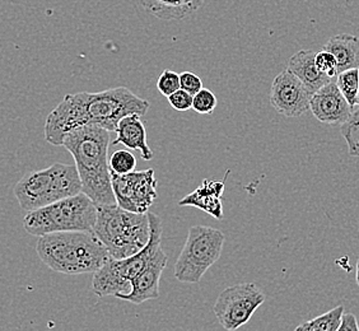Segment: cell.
Listing matches in <instances>:
<instances>
[{"label": "cell", "mask_w": 359, "mask_h": 331, "mask_svg": "<svg viewBox=\"0 0 359 331\" xmlns=\"http://www.w3.org/2000/svg\"><path fill=\"white\" fill-rule=\"evenodd\" d=\"M224 240V234L217 228H190L187 242L175 264V278L181 283L201 282L208 270L219 260Z\"/></svg>", "instance_id": "obj_8"}, {"label": "cell", "mask_w": 359, "mask_h": 331, "mask_svg": "<svg viewBox=\"0 0 359 331\" xmlns=\"http://www.w3.org/2000/svg\"><path fill=\"white\" fill-rule=\"evenodd\" d=\"M265 302V295L255 283L236 284L228 287L217 298L215 318L228 331L237 330L248 324L255 311Z\"/></svg>", "instance_id": "obj_9"}, {"label": "cell", "mask_w": 359, "mask_h": 331, "mask_svg": "<svg viewBox=\"0 0 359 331\" xmlns=\"http://www.w3.org/2000/svg\"><path fill=\"white\" fill-rule=\"evenodd\" d=\"M323 50L332 53L337 64L338 72L359 68V39L357 36L341 34L332 36L324 45Z\"/></svg>", "instance_id": "obj_18"}, {"label": "cell", "mask_w": 359, "mask_h": 331, "mask_svg": "<svg viewBox=\"0 0 359 331\" xmlns=\"http://www.w3.org/2000/svg\"><path fill=\"white\" fill-rule=\"evenodd\" d=\"M167 255L159 246L153 254L151 262L144 270L132 281V290L118 298L134 304H144L145 301L157 299L159 297V281L167 265Z\"/></svg>", "instance_id": "obj_13"}, {"label": "cell", "mask_w": 359, "mask_h": 331, "mask_svg": "<svg viewBox=\"0 0 359 331\" xmlns=\"http://www.w3.org/2000/svg\"><path fill=\"white\" fill-rule=\"evenodd\" d=\"M149 217V241L137 254L125 259L110 257L104 265L93 273L92 288L97 296H114L118 298L132 290V281L144 270L153 254L161 246L162 222L158 215L148 213Z\"/></svg>", "instance_id": "obj_7"}, {"label": "cell", "mask_w": 359, "mask_h": 331, "mask_svg": "<svg viewBox=\"0 0 359 331\" xmlns=\"http://www.w3.org/2000/svg\"><path fill=\"white\" fill-rule=\"evenodd\" d=\"M167 100L173 110L185 112V111L193 109V96L187 90H181V88L167 97Z\"/></svg>", "instance_id": "obj_26"}, {"label": "cell", "mask_w": 359, "mask_h": 331, "mask_svg": "<svg viewBox=\"0 0 359 331\" xmlns=\"http://www.w3.org/2000/svg\"><path fill=\"white\" fill-rule=\"evenodd\" d=\"M147 12L166 21H180L195 13L204 0H139Z\"/></svg>", "instance_id": "obj_17"}, {"label": "cell", "mask_w": 359, "mask_h": 331, "mask_svg": "<svg viewBox=\"0 0 359 331\" xmlns=\"http://www.w3.org/2000/svg\"><path fill=\"white\" fill-rule=\"evenodd\" d=\"M180 88L194 96L203 88V81L193 72H184L180 74Z\"/></svg>", "instance_id": "obj_27"}, {"label": "cell", "mask_w": 359, "mask_h": 331, "mask_svg": "<svg viewBox=\"0 0 359 331\" xmlns=\"http://www.w3.org/2000/svg\"><path fill=\"white\" fill-rule=\"evenodd\" d=\"M335 83L339 87L343 96L346 97V101L352 107H355V97L358 90L359 83V68L344 70L339 73L335 78Z\"/></svg>", "instance_id": "obj_21"}, {"label": "cell", "mask_w": 359, "mask_h": 331, "mask_svg": "<svg viewBox=\"0 0 359 331\" xmlns=\"http://www.w3.org/2000/svg\"><path fill=\"white\" fill-rule=\"evenodd\" d=\"M95 235L104 243L111 257L134 255L149 241L148 213H134L118 205L97 207Z\"/></svg>", "instance_id": "obj_4"}, {"label": "cell", "mask_w": 359, "mask_h": 331, "mask_svg": "<svg viewBox=\"0 0 359 331\" xmlns=\"http://www.w3.org/2000/svg\"><path fill=\"white\" fill-rule=\"evenodd\" d=\"M338 331H359L357 318L351 312L344 311L341 315V321H340Z\"/></svg>", "instance_id": "obj_28"}, {"label": "cell", "mask_w": 359, "mask_h": 331, "mask_svg": "<svg viewBox=\"0 0 359 331\" xmlns=\"http://www.w3.org/2000/svg\"><path fill=\"white\" fill-rule=\"evenodd\" d=\"M315 62H316L318 70L323 72L326 76H330L332 79L337 78V76H338V64H337V60H335V58H334L332 53H329L326 50L318 51V53H316V56H315Z\"/></svg>", "instance_id": "obj_24"}, {"label": "cell", "mask_w": 359, "mask_h": 331, "mask_svg": "<svg viewBox=\"0 0 359 331\" xmlns=\"http://www.w3.org/2000/svg\"><path fill=\"white\" fill-rule=\"evenodd\" d=\"M312 93L290 69L274 78L270 90V104L284 118H298L310 110Z\"/></svg>", "instance_id": "obj_11"}, {"label": "cell", "mask_w": 359, "mask_h": 331, "mask_svg": "<svg viewBox=\"0 0 359 331\" xmlns=\"http://www.w3.org/2000/svg\"><path fill=\"white\" fill-rule=\"evenodd\" d=\"M149 106L147 100L126 87L67 95L46 118L45 139L50 144L62 147L65 135L82 125H98L115 131L124 116L130 114L144 116Z\"/></svg>", "instance_id": "obj_1"}, {"label": "cell", "mask_w": 359, "mask_h": 331, "mask_svg": "<svg viewBox=\"0 0 359 331\" xmlns=\"http://www.w3.org/2000/svg\"><path fill=\"white\" fill-rule=\"evenodd\" d=\"M109 167H110V171H114L118 175L133 173L135 171V167H137V158L129 151H116L112 153L110 157Z\"/></svg>", "instance_id": "obj_22"}, {"label": "cell", "mask_w": 359, "mask_h": 331, "mask_svg": "<svg viewBox=\"0 0 359 331\" xmlns=\"http://www.w3.org/2000/svg\"><path fill=\"white\" fill-rule=\"evenodd\" d=\"M13 193L20 207L25 212H32L82 193V182L76 166L54 163L26 173L15 184Z\"/></svg>", "instance_id": "obj_5"}, {"label": "cell", "mask_w": 359, "mask_h": 331, "mask_svg": "<svg viewBox=\"0 0 359 331\" xmlns=\"http://www.w3.org/2000/svg\"><path fill=\"white\" fill-rule=\"evenodd\" d=\"M109 144L110 131L98 125H82L70 130L62 140V147L76 161L82 193L97 207L118 205L111 187Z\"/></svg>", "instance_id": "obj_2"}, {"label": "cell", "mask_w": 359, "mask_h": 331, "mask_svg": "<svg viewBox=\"0 0 359 331\" xmlns=\"http://www.w3.org/2000/svg\"><path fill=\"white\" fill-rule=\"evenodd\" d=\"M229 170L226 173L223 181L215 180H203L198 189L191 194L187 195L179 203L180 207H194L201 209L205 213L210 214L215 219L222 221L224 218L222 196L224 193V182L229 175Z\"/></svg>", "instance_id": "obj_14"}, {"label": "cell", "mask_w": 359, "mask_h": 331, "mask_svg": "<svg viewBox=\"0 0 359 331\" xmlns=\"http://www.w3.org/2000/svg\"><path fill=\"white\" fill-rule=\"evenodd\" d=\"M217 107V97L207 88H201L193 96V110L201 115H212Z\"/></svg>", "instance_id": "obj_23"}, {"label": "cell", "mask_w": 359, "mask_h": 331, "mask_svg": "<svg viewBox=\"0 0 359 331\" xmlns=\"http://www.w3.org/2000/svg\"><path fill=\"white\" fill-rule=\"evenodd\" d=\"M139 114H130L121 119L116 128V139L112 144H123L134 151H139L142 158L151 161L154 157V153L147 143V130Z\"/></svg>", "instance_id": "obj_15"}, {"label": "cell", "mask_w": 359, "mask_h": 331, "mask_svg": "<svg viewBox=\"0 0 359 331\" xmlns=\"http://www.w3.org/2000/svg\"><path fill=\"white\" fill-rule=\"evenodd\" d=\"M355 281H357V284L359 285V260L357 262V269H355Z\"/></svg>", "instance_id": "obj_29"}, {"label": "cell", "mask_w": 359, "mask_h": 331, "mask_svg": "<svg viewBox=\"0 0 359 331\" xmlns=\"http://www.w3.org/2000/svg\"><path fill=\"white\" fill-rule=\"evenodd\" d=\"M310 110L324 124L343 125L351 118L354 107L343 96L335 81H332L312 93Z\"/></svg>", "instance_id": "obj_12"}, {"label": "cell", "mask_w": 359, "mask_h": 331, "mask_svg": "<svg viewBox=\"0 0 359 331\" xmlns=\"http://www.w3.org/2000/svg\"><path fill=\"white\" fill-rule=\"evenodd\" d=\"M344 312L343 306H338L335 309L320 315L318 318L306 321L296 327L297 331H338L341 321V315Z\"/></svg>", "instance_id": "obj_19"}, {"label": "cell", "mask_w": 359, "mask_h": 331, "mask_svg": "<svg viewBox=\"0 0 359 331\" xmlns=\"http://www.w3.org/2000/svg\"><path fill=\"white\" fill-rule=\"evenodd\" d=\"M111 187L120 208L134 213H148L157 199V180L154 170L133 171L118 175L110 171Z\"/></svg>", "instance_id": "obj_10"}, {"label": "cell", "mask_w": 359, "mask_h": 331, "mask_svg": "<svg viewBox=\"0 0 359 331\" xmlns=\"http://www.w3.org/2000/svg\"><path fill=\"white\" fill-rule=\"evenodd\" d=\"M315 56L316 51L313 50H301L290 58L287 65V69H290L297 76L311 93H315L321 87H324L325 84L334 81L330 76L318 70L315 62Z\"/></svg>", "instance_id": "obj_16"}, {"label": "cell", "mask_w": 359, "mask_h": 331, "mask_svg": "<svg viewBox=\"0 0 359 331\" xmlns=\"http://www.w3.org/2000/svg\"><path fill=\"white\" fill-rule=\"evenodd\" d=\"M97 205L84 193L27 212L23 226L29 235L40 236L65 231H93Z\"/></svg>", "instance_id": "obj_6"}, {"label": "cell", "mask_w": 359, "mask_h": 331, "mask_svg": "<svg viewBox=\"0 0 359 331\" xmlns=\"http://www.w3.org/2000/svg\"><path fill=\"white\" fill-rule=\"evenodd\" d=\"M340 131L343 138L346 139L349 154L359 158V106L354 107L348 121L340 125Z\"/></svg>", "instance_id": "obj_20"}, {"label": "cell", "mask_w": 359, "mask_h": 331, "mask_svg": "<svg viewBox=\"0 0 359 331\" xmlns=\"http://www.w3.org/2000/svg\"><path fill=\"white\" fill-rule=\"evenodd\" d=\"M36 252L50 269L67 276L95 273L111 257L93 231H65L40 236Z\"/></svg>", "instance_id": "obj_3"}, {"label": "cell", "mask_w": 359, "mask_h": 331, "mask_svg": "<svg viewBox=\"0 0 359 331\" xmlns=\"http://www.w3.org/2000/svg\"><path fill=\"white\" fill-rule=\"evenodd\" d=\"M355 106H359V83L358 90H357V97H355Z\"/></svg>", "instance_id": "obj_30"}, {"label": "cell", "mask_w": 359, "mask_h": 331, "mask_svg": "<svg viewBox=\"0 0 359 331\" xmlns=\"http://www.w3.org/2000/svg\"><path fill=\"white\" fill-rule=\"evenodd\" d=\"M157 88L163 96L168 97L180 90V74L173 70H163L158 76Z\"/></svg>", "instance_id": "obj_25"}]
</instances>
